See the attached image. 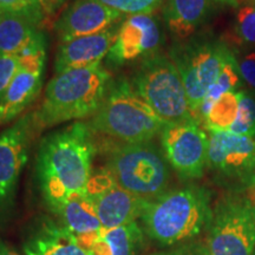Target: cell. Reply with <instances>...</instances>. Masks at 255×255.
<instances>
[{"label":"cell","mask_w":255,"mask_h":255,"mask_svg":"<svg viewBox=\"0 0 255 255\" xmlns=\"http://www.w3.org/2000/svg\"><path fill=\"white\" fill-rule=\"evenodd\" d=\"M25 255H89L60 223L44 219L24 244Z\"/></svg>","instance_id":"obj_19"},{"label":"cell","mask_w":255,"mask_h":255,"mask_svg":"<svg viewBox=\"0 0 255 255\" xmlns=\"http://www.w3.org/2000/svg\"><path fill=\"white\" fill-rule=\"evenodd\" d=\"M121 12L101 0H76L55 23L59 44L76 38L100 33L123 20Z\"/></svg>","instance_id":"obj_15"},{"label":"cell","mask_w":255,"mask_h":255,"mask_svg":"<svg viewBox=\"0 0 255 255\" xmlns=\"http://www.w3.org/2000/svg\"><path fill=\"white\" fill-rule=\"evenodd\" d=\"M215 1L223 2V4H228V5H232V6H237L238 2L240 1V0H215Z\"/></svg>","instance_id":"obj_33"},{"label":"cell","mask_w":255,"mask_h":255,"mask_svg":"<svg viewBox=\"0 0 255 255\" xmlns=\"http://www.w3.org/2000/svg\"><path fill=\"white\" fill-rule=\"evenodd\" d=\"M229 51L228 44L207 33L176 41L170 47L169 57L182 78L193 119L218 79Z\"/></svg>","instance_id":"obj_6"},{"label":"cell","mask_w":255,"mask_h":255,"mask_svg":"<svg viewBox=\"0 0 255 255\" xmlns=\"http://www.w3.org/2000/svg\"><path fill=\"white\" fill-rule=\"evenodd\" d=\"M144 231L137 221L105 229L87 248L89 255H137L144 241Z\"/></svg>","instance_id":"obj_20"},{"label":"cell","mask_w":255,"mask_h":255,"mask_svg":"<svg viewBox=\"0 0 255 255\" xmlns=\"http://www.w3.org/2000/svg\"><path fill=\"white\" fill-rule=\"evenodd\" d=\"M114 79L103 64L56 73L47 83L44 100L32 114L37 130L94 116Z\"/></svg>","instance_id":"obj_3"},{"label":"cell","mask_w":255,"mask_h":255,"mask_svg":"<svg viewBox=\"0 0 255 255\" xmlns=\"http://www.w3.org/2000/svg\"><path fill=\"white\" fill-rule=\"evenodd\" d=\"M20 66V56H0V100Z\"/></svg>","instance_id":"obj_29"},{"label":"cell","mask_w":255,"mask_h":255,"mask_svg":"<svg viewBox=\"0 0 255 255\" xmlns=\"http://www.w3.org/2000/svg\"><path fill=\"white\" fill-rule=\"evenodd\" d=\"M105 169L121 188L143 201L157 199L169 190L170 165L154 141L113 145Z\"/></svg>","instance_id":"obj_5"},{"label":"cell","mask_w":255,"mask_h":255,"mask_svg":"<svg viewBox=\"0 0 255 255\" xmlns=\"http://www.w3.org/2000/svg\"><path fill=\"white\" fill-rule=\"evenodd\" d=\"M229 132L240 136L255 137V94L244 90L239 114Z\"/></svg>","instance_id":"obj_25"},{"label":"cell","mask_w":255,"mask_h":255,"mask_svg":"<svg viewBox=\"0 0 255 255\" xmlns=\"http://www.w3.org/2000/svg\"><path fill=\"white\" fill-rule=\"evenodd\" d=\"M207 255L255 254V191L227 193L213 208Z\"/></svg>","instance_id":"obj_8"},{"label":"cell","mask_w":255,"mask_h":255,"mask_svg":"<svg viewBox=\"0 0 255 255\" xmlns=\"http://www.w3.org/2000/svg\"><path fill=\"white\" fill-rule=\"evenodd\" d=\"M159 138L169 165L182 180L191 181L203 176L209 136L196 120L164 124Z\"/></svg>","instance_id":"obj_10"},{"label":"cell","mask_w":255,"mask_h":255,"mask_svg":"<svg viewBox=\"0 0 255 255\" xmlns=\"http://www.w3.org/2000/svg\"><path fill=\"white\" fill-rule=\"evenodd\" d=\"M96 151L88 122H76L41 139L36 177L41 196L53 214L72 195L85 194Z\"/></svg>","instance_id":"obj_1"},{"label":"cell","mask_w":255,"mask_h":255,"mask_svg":"<svg viewBox=\"0 0 255 255\" xmlns=\"http://www.w3.org/2000/svg\"><path fill=\"white\" fill-rule=\"evenodd\" d=\"M207 169L228 193L255 191V137L209 132Z\"/></svg>","instance_id":"obj_9"},{"label":"cell","mask_w":255,"mask_h":255,"mask_svg":"<svg viewBox=\"0 0 255 255\" xmlns=\"http://www.w3.org/2000/svg\"><path fill=\"white\" fill-rule=\"evenodd\" d=\"M210 0H163L162 15L174 43L196 36L210 17Z\"/></svg>","instance_id":"obj_17"},{"label":"cell","mask_w":255,"mask_h":255,"mask_svg":"<svg viewBox=\"0 0 255 255\" xmlns=\"http://www.w3.org/2000/svg\"><path fill=\"white\" fill-rule=\"evenodd\" d=\"M103 4L122 14H152L163 4V0H101Z\"/></svg>","instance_id":"obj_27"},{"label":"cell","mask_w":255,"mask_h":255,"mask_svg":"<svg viewBox=\"0 0 255 255\" xmlns=\"http://www.w3.org/2000/svg\"><path fill=\"white\" fill-rule=\"evenodd\" d=\"M94 133L120 143L154 141L164 127L155 111L126 79L114 81L103 103L88 122Z\"/></svg>","instance_id":"obj_4"},{"label":"cell","mask_w":255,"mask_h":255,"mask_svg":"<svg viewBox=\"0 0 255 255\" xmlns=\"http://www.w3.org/2000/svg\"><path fill=\"white\" fill-rule=\"evenodd\" d=\"M212 216L210 191L190 184L146 201L139 220L150 240L163 247H173L188 244L208 231Z\"/></svg>","instance_id":"obj_2"},{"label":"cell","mask_w":255,"mask_h":255,"mask_svg":"<svg viewBox=\"0 0 255 255\" xmlns=\"http://www.w3.org/2000/svg\"><path fill=\"white\" fill-rule=\"evenodd\" d=\"M242 95L244 90L231 91L220 96L219 100L210 107L201 126L209 132H229L237 121Z\"/></svg>","instance_id":"obj_23"},{"label":"cell","mask_w":255,"mask_h":255,"mask_svg":"<svg viewBox=\"0 0 255 255\" xmlns=\"http://www.w3.org/2000/svg\"><path fill=\"white\" fill-rule=\"evenodd\" d=\"M164 43L158 19L152 14H135L124 18L116 39L107 56L111 68L143 62L159 53Z\"/></svg>","instance_id":"obj_12"},{"label":"cell","mask_w":255,"mask_h":255,"mask_svg":"<svg viewBox=\"0 0 255 255\" xmlns=\"http://www.w3.org/2000/svg\"><path fill=\"white\" fill-rule=\"evenodd\" d=\"M242 81L255 94V47H234Z\"/></svg>","instance_id":"obj_28"},{"label":"cell","mask_w":255,"mask_h":255,"mask_svg":"<svg viewBox=\"0 0 255 255\" xmlns=\"http://www.w3.org/2000/svg\"><path fill=\"white\" fill-rule=\"evenodd\" d=\"M44 34L23 15L0 9V56H20Z\"/></svg>","instance_id":"obj_21"},{"label":"cell","mask_w":255,"mask_h":255,"mask_svg":"<svg viewBox=\"0 0 255 255\" xmlns=\"http://www.w3.org/2000/svg\"><path fill=\"white\" fill-rule=\"evenodd\" d=\"M39 1H40V0H39Z\"/></svg>","instance_id":"obj_34"},{"label":"cell","mask_w":255,"mask_h":255,"mask_svg":"<svg viewBox=\"0 0 255 255\" xmlns=\"http://www.w3.org/2000/svg\"><path fill=\"white\" fill-rule=\"evenodd\" d=\"M233 21V34L238 45L255 47V0H240Z\"/></svg>","instance_id":"obj_24"},{"label":"cell","mask_w":255,"mask_h":255,"mask_svg":"<svg viewBox=\"0 0 255 255\" xmlns=\"http://www.w3.org/2000/svg\"><path fill=\"white\" fill-rule=\"evenodd\" d=\"M130 83L165 124L193 119L182 78L169 56L157 53L143 60Z\"/></svg>","instance_id":"obj_7"},{"label":"cell","mask_w":255,"mask_h":255,"mask_svg":"<svg viewBox=\"0 0 255 255\" xmlns=\"http://www.w3.org/2000/svg\"><path fill=\"white\" fill-rule=\"evenodd\" d=\"M0 9L23 15L38 27L45 18L39 0H0Z\"/></svg>","instance_id":"obj_26"},{"label":"cell","mask_w":255,"mask_h":255,"mask_svg":"<svg viewBox=\"0 0 255 255\" xmlns=\"http://www.w3.org/2000/svg\"><path fill=\"white\" fill-rule=\"evenodd\" d=\"M150 255H207V253L205 246H201L199 244H184L171 250L157 252Z\"/></svg>","instance_id":"obj_30"},{"label":"cell","mask_w":255,"mask_h":255,"mask_svg":"<svg viewBox=\"0 0 255 255\" xmlns=\"http://www.w3.org/2000/svg\"><path fill=\"white\" fill-rule=\"evenodd\" d=\"M46 60L45 36L20 55V66L0 100V124L17 117L39 95L43 87V73Z\"/></svg>","instance_id":"obj_13"},{"label":"cell","mask_w":255,"mask_h":255,"mask_svg":"<svg viewBox=\"0 0 255 255\" xmlns=\"http://www.w3.org/2000/svg\"><path fill=\"white\" fill-rule=\"evenodd\" d=\"M0 255H19V254L12 251L11 248H8L5 244L0 242Z\"/></svg>","instance_id":"obj_32"},{"label":"cell","mask_w":255,"mask_h":255,"mask_svg":"<svg viewBox=\"0 0 255 255\" xmlns=\"http://www.w3.org/2000/svg\"><path fill=\"white\" fill-rule=\"evenodd\" d=\"M254 255H255V254H254Z\"/></svg>","instance_id":"obj_35"},{"label":"cell","mask_w":255,"mask_h":255,"mask_svg":"<svg viewBox=\"0 0 255 255\" xmlns=\"http://www.w3.org/2000/svg\"><path fill=\"white\" fill-rule=\"evenodd\" d=\"M244 84L245 83L242 81L237 56H235L234 50L231 47V51H229L225 63H223L222 70L220 72L218 79L212 85V88L209 89V91L207 92L205 100L201 104L200 109L197 110L194 120H196L201 124L202 120L206 117L207 113L209 111L210 107L219 100L220 96L231 91H240L242 90Z\"/></svg>","instance_id":"obj_22"},{"label":"cell","mask_w":255,"mask_h":255,"mask_svg":"<svg viewBox=\"0 0 255 255\" xmlns=\"http://www.w3.org/2000/svg\"><path fill=\"white\" fill-rule=\"evenodd\" d=\"M55 215L59 218L60 225L77 239L85 251L103 229L94 203L87 193L69 197Z\"/></svg>","instance_id":"obj_18"},{"label":"cell","mask_w":255,"mask_h":255,"mask_svg":"<svg viewBox=\"0 0 255 255\" xmlns=\"http://www.w3.org/2000/svg\"><path fill=\"white\" fill-rule=\"evenodd\" d=\"M36 130L33 116L27 114L0 133V225L11 218L14 209L18 181Z\"/></svg>","instance_id":"obj_11"},{"label":"cell","mask_w":255,"mask_h":255,"mask_svg":"<svg viewBox=\"0 0 255 255\" xmlns=\"http://www.w3.org/2000/svg\"><path fill=\"white\" fill-rule=\"evenodd\" d=\"M87 195L94 203L102 227L105 229L137 221L146 202L121 188L105 168L91 175Z\"/></svg>","instance_id":"obj_14"},{"label":"cell","mask_w":255,"mask_h":255,"mask_svg":"<svg viewBox=\"0 0 255 255\" xmlns=\"http://www.w3.org/2000/svg\"><path fill=\"white\" fill-rule=\"evenodd\" d=\"M64 2H65V0H40V5L41 7H43L45 17L46 15L56 13L57 9H58Z\"/></svg>","instance_id":"obj_31"},{"label":"cell","mask_w":255,"mask_h":255,"mask_svg":"<svg viewBox=\"0 0 255 255\" xmlns=\"http://www.w3.org/2000/svg\"><path fill=\"white\" fill-rule=\"evenodd\" d=\"M121 23L100 33L79 37L59 44L55 60L56 73L101 64L102 60L107 58L116 39Z\"/></svg>","instance_id":"obj_16"}]
</instances>
